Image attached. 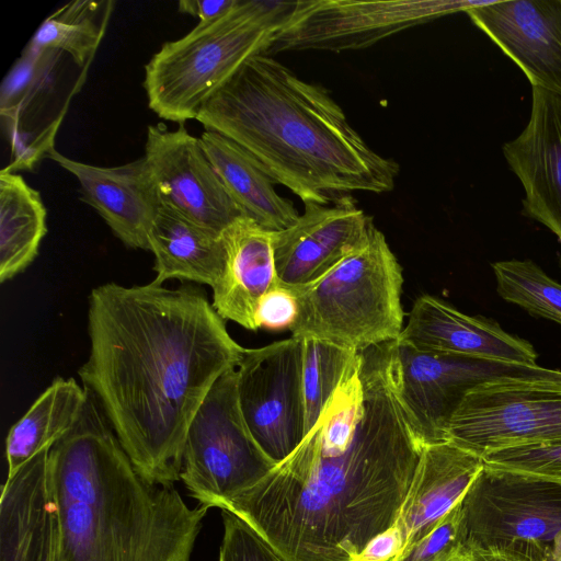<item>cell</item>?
Segmentation results:
<instances>
[{"mask_svg":"<svg viewBox=\"0 0 561 561\" xmlns=\"http://www.w3.org/2000/svg\"><path fill=\"white\" fill-rule=\"evenodd\" d=\"M144 157L160 202L190 220L221 234L245 216L226 191L199 138L184 124L174 130L148 126Z\"/></svg>","mask_w":561,"mask_h":561,"instance_id":"obj_13","label":"cell"},{"mask_svg":"<svg viewBox=\"0 0 561 561\" xmlns=\"http://www.w3.org/2000/svg\"><path fill=\"white\" fill-rule=\"evenodd\" d=\"M304 341L290 336L244 350L236 368L241 412L253 438L275 463L306 436Z\"/></svg>","mask_w":561,"mask_h":561,"instance_id":"obj_12","label":"cell"},{"mask_svg":"<svg viewBox=\"0 0 561 561\" xmlns=\"http://www.w3.org/2000/svg\"><path fill=\"white\" fill-rule=\"evenodd\" d=\"M465 561H529L528 559L512 553L508 551L501 550H468L466 552Z\"/></svg>","mask_w":561,"mask_h":561,"instance_id":"obj_35","label":"cell"},{"mask_svg":"<svg viewBox=\"0 0 561 561\" xmlns=\"http://www.w3.org/2000/svg\"><path fill=\"white\" fill-rule=\"evenodd\" d=\"M49 449L7 474L0 497V561H61Z\"/></svg>","mask_w":561,"mask_h":561,"instance_id":"obj_18","label":"cell"},{"mask_svg":"<svg viewBox=\"0 0 561 561\" xmlns=\"http://www.w3.org/2000/svg\"><path fill=\"white\" fill-rule=\"evenodd\" d=\"M202 148L226 191L249 218L270 231L284 230L299 214L293 202L274 188L275 181L248 150L224 135L205 130Z\"/></svg>","mask_w":561,"mask_h":561,"instance_id":"obj_23","label":"cell"},{"mask_svg":"<svg viewBox=\"0 0 561 561\" xmlns=\"http://www.w3.org/2000/svg\"><path fill=\"white\" fill-rule=\"evenodd\" d=\"M225 265L213 289V307L224 320L256 331L262 298L278 286L273 231L240 217L222 233Z\"/></svg>","mask_w":561,"mask_h":561,"instance_id":"obj_21","label":"cell"},{"mask_svg":"<svg viewBox=\"0 0 561 561\" xmlns=\"http://www.w3.org/2000/svg\"><path fill=\"white\" fill-rule=\"evenodd\" d=\"M402 267L375 226L366 241L324 276L287 288L297 312L291 336L362 352L396 341L402 329Z\"/></svg>","mask_w":561,"mask_h":561,"instance_id":"obj_6","label":"cell"},{"mask_svg":"<svg viewBox=\"0 0 561 561\" xmlns=\"http://www.w3.org/2000/svg\"><path fill=\"white\" fill-rule=\"evenodd\" d=\"M290 227L273 231V254L278 285L296 288L324 276L360 247L375 226L355 198L329 205L305 203Z\"/></svg>","mask_w":561,"mask_h":561,"instance_id":"obj_14","label":"cell"},{"mask_svg":"<svg viewBox=\"0 0 561 561\" xmlns=\"http://www.w3.org/2000/svg\"><path fill=\"white\" fill-rule=\"evenodd\" d=\"M394 392L413 432L425 445L446 442L453 415L474 388L512 378L561 380V370L425 351L389 342Z\"/></svg>","mask_w":561,"mask_h":561,"instance_id":"obj_9","label":"cell"},{"mask_svg":"<svg viewBox=\"0 0 561 561\" xmlns=\"http://www.w3.org/2000/svg\"><path fill=\"white\" fill-rule=\"evenodd\" d=\"M466 13L531 87L561 94V0L486 1Z\"/></svg>","mask_w":561,"mask_h":561,"instance_id":"obj_15","label":"cell"},{"mask_svg":"<svg viewBox=\"0 0 561 561\" xmlns=\"http://www.w3.org/2000/svg\"><path fill=\"white\" fill-rule=\"evenodd\" d=\"M302 341V386L307 435L316 426L335 391L356 365L359 352L312 339Z\"/></svg>","mask_w":561,"mask_h":561,"instance_id":"obj_27","label":"cell"},{"mask_svg":"<svg viewBox=\"0 0 561 561\" xmlns=\"http://www.w3.org/2000/svg\"><path fill=\"white\" fill-rule=\"evenodd\" d=\"M486 467L546 478L561 483V443L504 448L482 457Z\"/></svg>","mask_w":561,"mask_h":561,"instance_id":"obj_29","label":"cell"},{"mask_svg":"<svg viewBox=\"0 0 561 561\" xmlns=\"http://www.w3.org/2000/svg\"><path fill=\"white\" fill-rule=\"evenodd\" d=\"M90 353L79 369L137 471L180 480L188 426L244 350L199 287L106 283L91 290Z\"/></svg>","mask_w":561,"mask_h":561,"instance_id":"obj_2","label":"cell"},{"mask_svg":"<svg viewBox=\"0 0 561 561\" xmlns=\"http://www.w3.org/2000/svg\"><path fill=\"white\" fill-rule=\"evenodd\" d=\"M423 447L394 392L389 342L371 346L300 445L221 511L285 561H358L396 524Z\"/></svg>","mask_w":561,"mask_h":561,"instance_id":"obj_1","label":"cell"},{"mask_svg":"<svg viewBox=\"0 0 561 561\" xmlns=\"http://www.w3.org/2000/svg\"><path fill=\"white\" fill-rule=\"evenodd\" d=\"M297 312L294 295L287 288L277 286L261 300L256 313L257 328L270 330L288 329Z\"/></svg>","mask_w":561,"mask_h":561,"instance_id":"obj_32","label":"cell"},{"mask_svg":"<svg viewBox=\"0 0 561 561\" xmlns=\"http://www.w3.org/2000/svg\"><path fill=\"white\" fill-rule=\"evenodd\" d=\"M224 536L218 561H285L254 529L221 511Z\"/></svg>","mask_w":561,"mask_h":561,"instance_id":"obj_31","label":"cell"},{"mask_svg":"<svg viewBox=\"0 0 561 561\" xmlns=\"http://www.w3.org/2000/svg\"><path fill=\"white\" fill-rule=\"evenodd\" d=\"M446 442L480 457L561 443V380L512 378L474 388L453 415Z\"/></svg>","mask_w":561,"mask_h":561,"instance_id":"obj_10","label":"cell"},{"mask_svg":"<svg viewBox=\"0 0 561 561\" xmlns=\"http://www.w3.org/2000/svg\"><path fill=\"white\" fill-rule=\"evenodd\" d=\"M401 548V536L393 525L369 542L358 561H389L399 554Z\"/></svg>","mask_w":561,"mask_h":561,"instance_id":"obj_33","label":"cell"},{"mask_svg":"<svg viewBox=\"0 0 561 561\" xmlns=\"http://www.w3.org/2000/svg\"><path fill=\"white\" fill-rule=\"evenodd\" d=\"M47 157L77 179L82 201L116 238L127 248L149 250L148 236L161 202L145 157L117 167L84 163L55 148Z\"/></svg>","mask_w":561,"mask_h":561,"instance_id":"obj_17","label":"cell"},{"mask_svg":"<svg viewBox=\"0 0 561 561\" xmlns=\"http://www.w3.org/2000/svg\"><path fill=\"white\" fill-rule=\"evenodd\" d=\"M148 243L154 256L152 283L157 285L181 279L213 288L221 275L226 256L222 236L165 204L159 207Z\"/></svg>","mask_w":561,"mask_h":561,"instance_id":"obj_22","label":"cell"},{"mask_svg":"<svg viewBox=\"0 0 561 561\" xmlns=\"http://www.w3.org/2000/svg\"><path fill=\"white\" fill-rule=\"evenodd\" d=\"M503 154L523 185L525 214L561 243V94L531 88L528 124L503 145Z\"/></svg>","mask_w":561,"mask_h":561,"instance_id":"obj_16","label":"cell"},{"mask_svg":"<svg viewBox=\"0 0 561 561\" xmlns=\"http://www.w3.org/2000/svg\"><path fill=\"white\" fill-rule=\"evenodd\" d=\"M47 211L38 191L15 172H0V280L22 273L37 256L47 232Z\"/></svg>","mask_w":561,"mask_h":561,"instance_id":"obj_25","label":"cell"},{"mask_svg":"<svg viewBox=\"0 0 561 561\" xmlns=\"http://www.w3.org/2000/svg\"><path fill=\"white\" fill-rule=\"evenodd\" d=\"M296 5L297 1L238 0L224 16L164 43L145 66L149 108L179 124L196 119L249 58L267 51Z\"/></svg>","mask_w":561,"mask_h":561,"instance_id":"obj_5","label":"cell"},{"mask_svg":"<svg viewBox=\"0 0 561 561\" xmlns=\"http://www.w3.org/2000/svg\"><path fill=\"white\" fill-rule=\"evenodd\" d=\"M238 0H182L178 3V11L193 15L198 23L213 22L227 14Z\"/></svg>","mask_w":561,"mask_h":561,"instance_id":"obj_34","label":"cell"},{"mask_svg":"<svg viewBox=\"0 0 561 561\" xmlns=\"http://www.w3.org/2000/svg\"><path fill=\"white\" fill-rule=\"evenodd\" d=\"M87 392L79 419L48 454L61 561H191L208 510L142 477Z\"/></svg>","mask_w":561,"mask_h":561,"instance_id":"obj_4","label":"cell"},{"mask_svg":"<svg viewBox=\"0 0 561 561\" xmlns=\"http://www.w3.org/2000/svg\"><path fill=\"white\" fill-rule=\"evenodd\" d=\"M496 290L506 301L534 316L561 325V284L530 260H507L492 264Z\"/></svg>","mask_w":561,"mask_h":561,"instance_id":"obj_28","label":"cell"},{"mask_svg":"<svg viewBox=\"0 0 561 561\" xmlns=\"http://www.w3.org/2000/svg\"><path fill=\"white\" fill-rule=\"evenodd\" d=\"M486 1L444 0H308L297 5L275 34L265 54L289 50L359 49L419 24Z\"/></svg>","mask_w":561,"mask_h":561,"instance_id":"obj_11","label":"cell"},{"mask_svg":"<svg viewBox=\"0 0 561 561\" xmlns=\"http://www.w3.org/2000/svg\"><path fill=\"white\" fill-rule=\"evenodd\" d=\"M113 1H72L49 15L37 28L28 47L68 54L87 68L105 34Z\"/></svg>","mask_w":561,"mask_h":561,"instance_id":"obj_26","label":"cell"},{"mask_svg":"<svg viewBox=\"0 0 561 561\" xmlns=\"http://www.w3.org/2000/svg\"><path fill=\"white\" fill-rule=\"evenodd\" d=\"M459 503L427 536L389 561H465Z\"/></svg>","mask_w":561,"mask_h":561,"instance_id":"obj_30","label":"cell"},{"mask_svg":"<svg viewBox=\"0 0 561 561\" xmlns=\"http://www.w3.org/2000/svg\"><path fill=\"white\" fill-rule=\"evenodd\" d=\"M196 121L248 150L304 204L390 192L400 171L367 145L328 90L267 54L249 58Z\"/></svg>","mask_w":561,"mask_h":561,"instance_id":"obj_3","label":"cell"},{"mask_svg":"<svg viewBox=\"0 0 561 561\" xmlns=\"http://www.w3.org/2000/svg\"><path fill=\"white\" fill-rule=\"evenodd\" d=\"M547 561H561V530L556 535Z\"/></svg>","mask_w":561,"mask_h":561,"instance_id":"obj_36","label":"cell"},{"mask_svg":"<svg viewBox=\"0 0 561 561\" xmlns=\"http://www.w3.org/2000/svg\"><path fill=\"white\" fill-rule=\"evenodd\" d=\"M483 466L482 457L450 442L423 447L394 524L402 540L401 551L427 536L439 524L461 501Z\"/></svg>","mask_w":561,"mask_h":561,"instance_id":"obj_20","label":"cell"},{"mask_svg":"<svg viewBox=\"0 0 561 561\" xmlns=\"http://www.w3.org/2000/svg\"><path fill=\"white\" fill-rule=\"evenodd\" d=\"M87 396L76 379L56 378L9 431L8 474L59 440L79 419Z\"/></svg>","mask_w":561,"mask_h":561,"instance_id":"obj_24","label":"cell"},{"mask_svg":"<svg viewBox=\"0 0 561 561\" xmlns=\"http://www.w3.org/2000/svg\"><path fill=\"white\" fill-rule=\"evenodd\" d=\"M274 466L248 428L231 369L214 383L188 426L180 480L201 506L221 510Z\"/></svg>","mask_w":561,"mask_h":561,"instance_id":"obj_8","label":"cell"},{"mask_svg":"<svg viewBox=\"0 0 561 561\" xmlns=\"http://www.w3.org/2000/svg\"><path fill=\"white\" fill-rule=\"evenodd\" d=\"M459 507L466 552L501 550L547 561L561 530V483L483 466Z\"/></svg>","mask_w":561,"mask_h":561,"instance_id":"obj_7","label":"cell"},{"mask_svg":"<svg viewBox=\"0 0 561 561\" xmlns=\"http://www.w3.org/2000/svg\"><path fill=\"white\" fill-rule=\"evenodd\" d=\"M400 342L446 354L536 366L537 352L526 340L505 332L496 322L468 316L443 299H415Z\"/></svg>","mask_w":561,"mask_h":561,"instance_id":"obj_19","label":"cell"}]
</instances>
